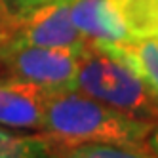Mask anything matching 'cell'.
Listing matches in <instances>:
<instances>
[{
    "label": "cell",
    "mask_w": 158,
    "mask_h": 158,
    "mask_svg": "<svg viewBox=\"0 0 158 158\" xmlns=\"http://www.w3.org/2000/svg\"><path fill=\"white\" fill-rule=\"evenodd\" d=\"M152 128L151 120L131 116L76 89H61L50 94L40 131L57 145H143Z\"/></svg>",
    "instance_id": "cell-1"
},
{
    "label": "cell",
    "mask_w": 158,
    "mask_h": 158,
    "mask_svg": "<svg viewBox=\"0 0 158 158\" xmlns=\"http://www.w3.org/2000/svg\"><path fill=\"white\" fill-rule=\"evenodd\" d=\"M73 89L131 116L151 122L158 118V101L145 88L141 78L124 61L94 42H86L78 53Z\"/></svg>",
    "instance_id": "cell-2"
},
{
    "label": "cell",
    "mask_w": 158,
    "mask_h": 158,
    "mask_svg": "<svg viewBox=\"0 0 158 158\" xmlns=\"http://www.w3.org/2000/svg\"><path fill=\"white\" fill-rule=\"evenodd\" d=\"M78 53L80 52L73 48L0 46V71L50 92L73 89Z\"/></svg>",
    "instance_id": "cell-3"
},
{
    "label": "cell",
    "mask_w": 158,
    "mask_h": 158,
    "mask_svg": "<svg viewBox=\"0 0 158 158\" xmlns=\"http://www.w3.org/2000/svg\"><path fill=\"white\" fill-rule=\"evenodd\" d=\"M86 38L71 17V0H59L25 14H12L8 38L2 46L73 48L80 52Z\"/></svg>",
    "instance_id": "cell-4"
},
{
    "label": "cell",
    "mask_w": 158,
    "mask_h": 158,
    "mask_svg": "<svg viewBox=\"0 0 158 158\" xmlns=\"http://www.w3.org/2000/svg\"><path fill=\"white\" fill-rule=\"evenodd\" d=\"M50 94L32 82L0 74V126L40 131Z\"/></svg>",
    "instance_id": "cell-5"
},
{
    "label": "cell",
    "mask_w": 158,
    "mask_h": 158,
    "mask_svg": "<svg viewBox=\"0 0 158 158\" xmlns=\"http://www.w3.org/2000/svg\"><path fill=\"white\" fill-rule=\"evenodd\" d=\"M71 17L88 42H130L109 0H71Z\"/></svg>",
    "instance_id": "cell-6"
},
{
    "label": "cell",
    "mask_w": 158,
    "mask_h": 158,
    "mask_svg": "<svg viewBox=\"0 0 158 158\" xmlns=\"http://www.w3.org/2000/svg\"><path fill=\"white\" fill-rule=\"evenodd\" d=\"M94 44L126 63L141 78V82L151 92V95L158 101V35L120 44L116 42H94Z\"/></svg>",
    "instance_id": "cell-7"
},
{
    "label": "cell",
    "mask_w": 158,
    "mask_h": 158,
    "mask_svg": "<svg viewBox=\"0 0 158 158\" xmlns=\"http://www.w3.org/2000/svg\"><path fill=\"white\" fill-rule=\"evenodd\" d=\"M130 40L158 35V0H109Z\"/></svg>",
    "instance_id": "cell-8"
},
{
    "label": "cell",
    "mask_w": 158,
    "mask_h": 158,
    "mask_svg": "<svg viewBox=\"0 0 158 158\" xmlns=\"http://www.w3.org/2000/svg\"><path fill=\"white\" fill-rule=\"evenodd\" d=\"M0 158H55V154L44 133H23V130L0 126Z\"/></svg>",
    "instance_id": "cell-9"
},
{
    "label": "cell",
    "mask_w": 158,
    "mask_h": 158,
    "mask_svg": "<svg viewBox=\"0 0 158 158\" xmlns=\"http://www.w3.org/2000/svg\"><path fill=\"white\" fill-rule=\"evenodd\" d=\"M55 158H158L141 145H114V143H76L57 145L52 141Z\"/></svg>",
    "instance_id": "cell-10"
},
{
    "label": "cell",
    "mask_w": 158,
    "mask_h": 158,
    "mask_svg": "<svg viewBox=\"0 0 158 158\" xmlns=\"http://www.w3.org/2000/svg\"><path fill=\"white\" fill-rule=\"evenodd\" d=\"M52 2H59V0H4L10 14H25V12H31L35 8L46 6Z\"/></svg>",
    "instance_id": "cell-11"
},
{
    "label": "cell",
    "mask_w": 158,
    "mask_h": 158,
    "mask_svg": "<svg viewBox=\"0 0 158 158\" xmlns=\"http://www.w3.org/2000/svg\"><path fill=\"white\" fill-rule=\"evenodd\" d=\"M10 17H12V14L6 12L2 17H0V46L6 42L8 38V29H10Z\"/></svg>",
    "instance_id": "cell-12"
},
{
    "label": "cell",
    "mask_w": 158,
    "mask_h": 158,
    "mask_svg": "<svg viewBox=\"0 0 158 158\" xmlns=\"http://www.w3.org/2000/svg\"><path fill=\"white\" fill-rule=\"evenodd\" d=\"M147 145H149V151L158 156V126H156V124H154V128L151 130L149 137H147Z\"/></svg>",
    "instance_id": "cell-13"
},
{
    "label": "cell",
    "mask_w": 158,
    "mask_h": 158,
    "mask_svg": "<svg viewBox=\"0 0 158 158\" xmlns=\"http://www.w3.org/2000/svg\"><path fill=\"white\" fill-rule=\"evenodd\" d=\"M6 12H8V8H6V4H4V0H0V17H2Z\"/></svg>",
    "instance_id": "cell-14"
}]
</instances>
